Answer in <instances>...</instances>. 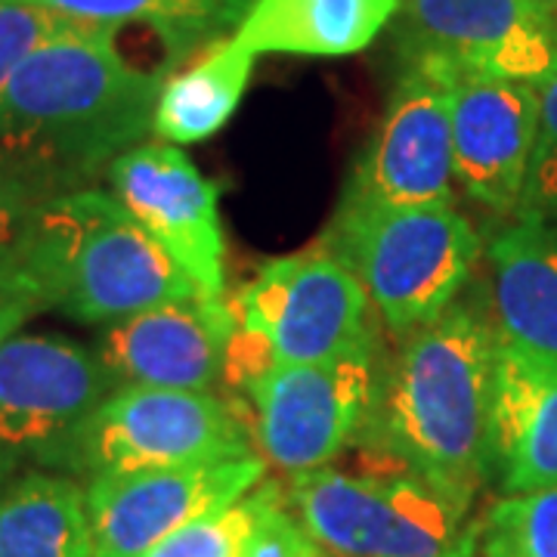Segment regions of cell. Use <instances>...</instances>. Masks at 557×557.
Returning <instances> with one entry per match:
<instances>
[{"label": "cell", "instance_id": "1", "mask_svg": "<svg viewBox=\"0 0 557 557\" xmlns=\"http://www.w3.org/2000/svg\"><path fill=\"white\" fill-rule=\"evenodd\" d=\"M496 325L456 300L381 369L357 440L471 508L496 471Z\"/></svg>", "mask_w": 557, "mask_h": 557}, {"label": "cell", "instance_id": "2", "mask_svg": "<svg viewBox=\"0 0 557 557\" xmlns=\"http://www.w3.org/2000/svg\"><path fill=\"white\" fill-rule=\"evenodd\" d=\"M161 84L159 72L121 57L115 28L78 22L13 75L0 102V152L50 180L97 174L152 131Z\"/></svg>", "mask_w": 557, "mask_h": 557}, {"label": "cell", "instance_id": "3", "mask_svg": "<svg viewBox=\"0 0 557 557\" xmlns=\"http://www.w3.org/2000/svg\"><path fill=\"white\" fill-rule=\"evenodd\" d=\"M44 304L84 325H115L168 300L201 295L159 242L112 193H57L20 245Z\"/></svg>", "mask_w": 557, "mask_h": 557}, {"label": "cell", "instance_id": "4", "mask_svg": "<svg viewBox=\"0 0 557 557\" xmlns=\"http://www.w3.org/2000/svg\"><path fill=\"white\" fill-rule=\"evenodd\" d=\"M319 242L362 282L384 325L399 338L456 304L483 251L478 230L456 205L341 201Z\"/></svg>", "mask_w": 557, "mask_h": 557}, {"label": "cell", "instance_id": "5", "mask_svg": "<svg viewBox=\"0 0 557 557\" xmlns=\"http://www.w3.org/2000/svg\"><path fill=\"white\" fill-rule=\"evenodd\" d=\"M288 502L332 557H461L478 539L468 505L399 465L366 474L338 468L298 474Z\"/></svg>", "mask_w": 557, "mask_h": 557}, {"label": "cell", "instance_id": "6", "mask_svg": "<svg viewBox=\"0 0 557 557\" xmlns=\"http://www.w3.org/2000/svg\"><path fill=\"white\" fill-rule=\"evenodd\" d=\"M255 453L239 412L211 391L121 384L44 458L87 480Z\"/></svg>", "mask_w": 557, "mask_h": 557}, {"label": "cell", "instance_id": "7", "mask_svg": "<svg viewBox=\"0 0 557 557\" xmlns=\"http://www.w3.org/2000/svg\"><path fill=\"white\" fill-rule=\"evenodd\" d=\"M375 332L338 357L276 366L245 394L255 406L263 461L288 474L329 468L359 437L379 384Z\"/></svg>", "mask_w": 557, "mask_h": 557}, {"label": "cell", "instance_id": "8", "mask_svg": "<svg viewBox=\"0 0 557 557\" xmlns=\"http://www.w3.org/2000/svg\"><path fill=\"white\" fill-rule=\"evenodd\" d=\"M369 295L322 242L263 263L230 300L236 325L263 344L276 366L322 362L375 332Z\"/></svg>", "mask_w": 557, "mask_h": 557}, {"label": "cell", "instance_id": "9", "mask_svg": "<svg viewBox=\"0 0 557 557\" xmlns=\"http://www.w3.org/2000/svg\"><path fill=\"white\" fill-rule=\"evenodd\" d=\"M263 474V456L245 453L87 480L84 502L94 557H143L161 539L236 505L260 486Z\"/></svg>", "mask_w": 557, "mask_h": 557}, {"label": "cell", "instance_id": "10", "mask_svg": "<svg viewBox=\"0 0 557 557\" xmlns=\"http://www.w3.org/2000/svg\"><path fill=\"white\" fill-rule=\"evenodd\" d=\"M90 347L62 335H16L0 347V483L25 458L44 465L62 440L119 391Z\"/></svg>", "mask_w": 557, "mask_h": 557}, {"label": "cell", "instance_id": "11", "mask_svg": "<svg viewBox=\"0 0 557 557\" xmlns=\"http://www.w3.org/2000/svg\"><path fill=\"white\" fill-rule=\"evenodd\" d=\"M403 65L539 84L557 62V32L533 0H399Z\"/></svg>", "mask_w": 557, "mask_h": 557}, {"label": "cell", "instance_id": "12", "mask_svg": "<svg viewBox=\"0 0 557 557\" xmlns=\"http://www.w3.org/2000/svg\"><path fill=\"white\" fill-rule=\"evenodd\" d=\"M453 119L446 84L403 65L379 131L354 164L341 201L375 208L453 205Z\"/></svg>", "mask_w": 557, "mask_h": 557}, {"label": "cell", "instance_id": "13", "mask_svg": "<svg viewBox=\"0 0 557 557\" xmlns=\"http://www.w3.org/2000/svg\"><path fill=\"white\" fill-rule=\"evenodd\" d=\"M112 196L177 260L201 295L223 298V223L220 186L180 146L139 143L106 168Z\"/></svg>", "mask_w": 557, "mask_h": 557}, {"label": "cell", "instance_id": "14", "mask_svg": "<svg viewBox=\"0 0 557 557\" xmlns=\"http://www.w3.org/2000/svg\"><path fill=\"white\" fill-rule=\"evenodd\" d=\"M434 75L449 90L456 186L468 199L478 201L480 208L511 218L523 199V186L536 149V84L493 78L478 72Z\"/></svg>", "mask_w": 557, "mask_h": 557}, {"label": "cell", "instance_id": "15", "mask_svg": "<svg viewBox=\"0 0 557 557\" xmlns=\"http://www.w3.org/2000/svg\"><path fill=\"white\" fill-rule=\"evenodd\" d=\"M233 335L230 300L189 295L109 325L97 354L119 384L211 391L226 372Z\"/></svg>", "mask_w": 557, "mask_h": 557}, {"label": "cell", "instance_id": "16", "mask_svg": "<svg viewBox=\"0 0 557 557\" xmlns=\"http://www.w3.org/2000/svg\"><path fill=\"white\" fill-rule=\"evenodd\" d=\"M493 440L505 496L557 490V357L498 338Z\"/></svg>", "mask_w": 557, "mask_h": 557}, {"label": "cell", "instance_id": "17", "mask_svg": "<svg viewBox=\"0 0 557 557\" xmlns=\"http://www.w3.org/2000/svg\"><path fill=\"white\" fill-rule=\"evenodd\" d=\"M486 260L498 338L557 357V218L515 211Z\"/></svg>", "mask_w": 557, "mask_h": 557}, {"label": "cell", "instance_id": "18", "mask_svg": "<svg viewBox=\"0 0 557 557\" xmlns=\"http://www.w3.org/2000/svg\"><path fill=\"white\" fill-rule=\"evenodd\" d=\"M397 10L399 0H251L233 38L255 57H350L379 38Z\"/></svg>", "mask_w": 557, "mask_h": 557}, {"label": "cell", "instance_id": "19", "mask_svg": "<svg viewBox=\"0 0 557 557\" xmlns=\"http://www.w3.org/2000/svg\"><path fill=\"white\" fill-rule=\"evenodd\" d=\"M255 53L236 38L208 44L193 65L161 84L152 131L161 143L189 146L214 137L236 115L242 97L251 84Z\"/></svg>", "mask_w": 557, "mask_h": 557}, {"label": "cell", "instance_id": "20", "mask_svg": "<svg viewBox=\"0 0 557 557\" xmlns=\"http://www.w3.org/2000/svg\"><path fill=\"white\" fill-rule=\"evenodd\" d=\"M0 557H94L84 490L60 474H25L0 493Z\"/></svg>", "mask_w": 557, "mask_h": 557}, {"label": "cell", "instance_id": "21", "mask_svg": "<svg viewBox=\"0 0 557 557\" xmlns=\"http://www.w3.org/2000/svg\"><path fill=\"white\" fill-rule=\"evenodd\" d=\"M50 10L81 25L115 28L146 25L159 35L171 57H186L199 44H214L239 25L251 0H10Z\"/></svg>", "mask_w": 557, "mask_h": 557}, {"label": "cell", "instance_id": "22", "mask_svg": "<svg viewBox=\"0 0 557 557\" xmlns=\"http://www.w3.org/2000/svg\"><path fill=\"white\" fill-rule=\"evenodd\" d=\"M478 557H557V490L498 498L480 520Z\"/></svg>", "mask_w": 557, "mask_h": 557}, {"label": "cell", "instance_id": "23", "mask_svg": "<svg viewBox=\"0 0 557 557\" xmlns=\"http://www.w3.org/2000/svg\"><path fill=\"white\" fill-rule=\"evenodd\" d=\"M258 511L260 486H255L236 505L161 539L159 545L149 548L143 557H242L245 542L251 536V527L258 520Z\"/></svg>", "mask_w": 557, "mask_h": 557}, {"label": "cell", "instance_id": "24", "mask_svg": "<svg viewBox=\"0 0 557 557\" xmlns=\"http://www.w3.org/2000/svg\"><path fill=\"white\" fill-rule=\"evenodd\" d=\"M539 137L518 211L557 218V62L536 84Z\"/></svg>", "mask_w": 557, "mask_h": 557}, {"label": "cell", "instance_id": "25", "mask_svg": "<svg viewBox=\"0 0 557 557\" xmlns=\"http://www.w3.org/2000/svg\"><path fill=\"white\" fill-rule=\"evenodd\" d=\"M78 22L62 20L50 10L28 7V3H10L0 0V102L10 87L20 65L47 40H53L62 32H69Z\"/></svg>", "mask_w": 557, "mask_h": 557}, {"label": "cell", "instance_id": "26", "mask_svg": "<svg viewBox=\"0 0 557 557\" xmlns=\"http://www.w3.org/2000/svg\"><path fill=\"white\" fill-rule=\"evenodd\" d=\"M313 536L288 515L276 483L260 486V511L242 557H322Z\"/></svg>", "mask_w": 557, "mask_h": 557}, {"label": "cell", "instance_id": "27", "mask_svg": "<svg viewBox=\"0 0 557 557\" xmlns=\"http://www.w3.org/2000/svg\"><path fill=\"white\" fill-rule=\"evenodd\" d=\"M50 196H57L50 177L0 152V248L20 245L32 218Z\"/></svg>", "mask_w": 557, "mask_h": 557}, {"label": "cell", "instance_id": "28", "mask_svg": "<svg viewBox=\"0 0 557 557\" xmlns=\"http://www.w3.org/2000/svg\"><path fill=\"white\" fill-rule=\"evenodd\" d=\"M47 310L38 282L25 270L16 248H0V347L20 335V329Z\"/></svg>", "mask_w": 557, "mask_h": 557}, {"label": "cell", "instance_id": "29", "mask_svg": "<svg viewBox=\"0 0 557 557\" xmlns=\"http://www.w3.org/2000/svg\"><path fill=\"white\" fill-rule=\"evenodd\" d=\"M533 3H536L542 13H548L552 20H557V0H533Z\"/></svg>", "mask_w": 557, "mask_h": 557}, {"label": "cell", "instance_id": "30", "mask_svg": "<svg viewBox=\"0 0 557 557\" xmlns=\"http://www.w3.org/2000/svg\"><path fill=\"white\" fill-rule=\"evenodd\" d=\"M461 557H478V539H474V545H471V548H468Z\"/></svg>", "mask_w": 557, "mask_h": 557}, {"label": "cell", "instance_id": "31", "mask_svg": "<svg viewBox=\"0 0 557 557\" xmlns=\"http://www.w3.org/2000/svg\"><path fill=\"white\" fill-rule=\"evenodd\" d=\"M552 22H555V32H557V20H552Z\"/></svg>", "mask_w": 557, "mask_h": 557}, {"label": "cell", "instance_id": "32", "mask_svg": "<svg viewBox=\"0 0 557 557\" xmlns=\"http://www.w3.org/2000/svg\"><path fill=\"white\" fill-rule=\"evenodd\" d=\"M322 557H332V555H322Z\"/></svg>", "mask_w": 557, "mask_h": 557}]
</instances>
